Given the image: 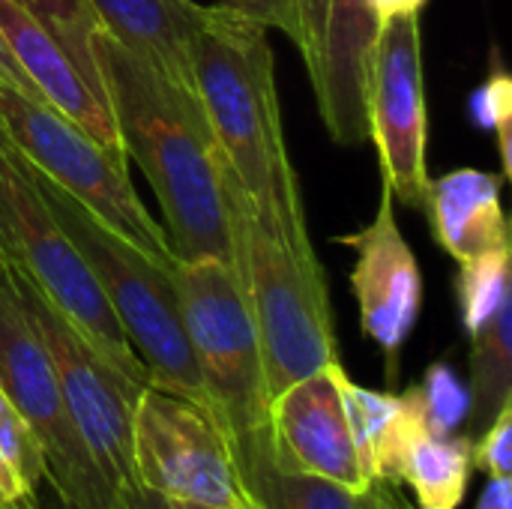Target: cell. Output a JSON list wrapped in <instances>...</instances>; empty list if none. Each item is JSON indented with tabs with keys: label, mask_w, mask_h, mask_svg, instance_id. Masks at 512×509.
<instances>
[{
	"label": "cell",
	"mask_w": 512,
	"mask_h": 509,
	"mask_svg": "<svg viewBox=\"0 0 512 509\" xmlns=\"http://www.w3.org/2000/svg\"><path fill=\"white\" fill-rule=\"evenodd\" d=\"M336 243L357 255L351 288L360 306V330L384 351L390 372H396L402 345L423 309V273L393 216V192L381 186L375 219L354 234L336 237Z\"/></svg>",
	"instance_id": "obj_12"
},
{
	"label": "cell",
	"mask_w": 512,
	"mask_h": 509,
	"mask_svg": "<svg viewBox=\"0 0 512 509\" xmlns=\"http://www.w3.org/2000/svg\"><path fill=\"white\" fill-rule=\"evenodd\" d=\"M369 138L378 147L384 186L393 201L426 210V78L420 15L384 21L366 84Z\"/></svg>",
	"instance_id": "obj_11"
},
{
	"label": "cell",
	"mask_w": 512,
	"mask_h": 509,
	"mask_svg": "<svg viewBox=\"0 0 512 509\" xmlns=\"http://www.w3.org/2000/svg\"><path fill=\"white\" fill-rule=\"evenodd\" d=\"M408 509H411V507H408Z\"/></svg>",
	"instance_id": "obj_36"
},
{
	"label": "cell",
	"mask_w": 512,
	"mask_h": 509,
	"mask_svg": "<svg viewBox=\"0 0 512 509\" xmlns=\"http://www.w3.org/2000/svg\"><path fill=\"white\" fill-rule=\"evenodd\" d=\"M0 126L21 156L81 201L102 225L159 261H171L165 228L150 216L129 180V156L99 144L45 99L0 81Z\"/></svg>",
	"instance_id": "obj_7"
},
{
	"label": "cell",
	"mask_w": 512,
	"mask_h": 509,
	"mask_svg": "<svg viewBox=\"0 0 512 509\" xmlns=\"http://www.w3.org/2000/svg\"><path fill=\"white\" fill-rule=\"evenodd\" d=\"M477 509H512V483L510 477H489L483 498Z\"/></svg>",
	"instance_id": "obj_31"
},
{
	"label": "cell",
	"mask_w": 512,
	"mask_h": 509,
	"mask_svg": "<svg viewBox=\"0 0 512 509\" xmlns=\"http://www.w3.org/2000/svg\"><path fill=\"white\" fill-rule=\"evenodd\" d=\"M267 30L261 21L219 3H195L189 63L216 153L243 186L258 219L288 246L315 249L285 144Z\"/></svg>",
	"instance_id": "obj_2"
},
{
	"label": "cell",
	"mask_w": 512,
	"mask_h": 509,
	"mask_svg": "<svg viewBox=\"0 0 512 509\" xmlns=\"http://www.w3.org/2000/svg\"><path fill=\"white\" fill-rule=\"evenodd\" d=\"M45 453L0 387V509H42Z\"/></svg>",
	"instance_id": "obj_20"
},
{
	"label": "cell",
	"mask_w": 512,
	"mask_h": 509,
	"mask_svg": "<svg viewBox=\"0 0 512 509\" xmlns=\"http://www.w3.org/2000/svg\"><path fill=\"white\" fill-rule=\"evenodd\" d=\"M3 267L51 354L75 432L87 447L99 477L105 480L111 495H117L120 489L135 483L132 423H135V402L144 387L129 381L102 354H96L90 342L63 318V312L27 276H21L9 264Z\"/></svg>",
	"instance_id": "obj_9"
},
{
	"label": "cell",
	"mask_w": 512,
	"mask_h": 509,
	"mask_svg": "<svg viewBox=\"0 0 512 509\" xmlns=\"http://www.w3.org/2000/svg\"><path fill=\"white\" fill-rule=\"evenodd\" d=\"M189 345L210 414L237 459L246 495L270 462V390L258 333L231 264L201 258L174 264Z\"/></svg>",
	"instance_id": "obj_5"
},
{
	"label": "cell",
	"mask_w": 512,
	"mask_h": 509,
	"mask_svg": "<svg viewBox=\"0 0 512 509\" xmlns=\"http://www.w3.org/2000/svg\"><path fill=\"white\" fill-rule=\"evenodd\" d=\"M222 198L231 228L234 276L243 288L270 402L291 384L342 363L330 291L315 249L288 246L273 234L243 195V186L219 156Z\"/></svg>",
	"instance_id": "obj_3"
},
{
	"label": "cell",
	"mask_w": 512,
	"mask_h": 509,
	"mask_svg": "<svg viewBox=\"0 0 512 509\" xmlns=\"http://www.w3.org/2000/svg\"><path fill=\"white\" fill-rule=\"evenodd\" d=\"M456 300L468 336L483 330L510 300V249H498L462 261L456 276Z\"/></svg>",
	"instance_id": "obj_21"
},
{
	"label": "cell",
	"mask_w": 512,
	"mask_h": 509,
	"mask_svg": "<svg viewBox=\"0 0 512 509\" xmlns=\"http://www.w3.org/2000/svg\"><path fill=\"white\" fill-rule=\"evenodd\" d=\"M474 468L486 477L512 474V402L498 411V417L474 438Z\"/></svg>",
	"instance_id": "obj_26"
},
{
	"label": "cell",
	"mask_w": 512,
	"mask_h": 509,
	"mask_svg": "<svg viewBox=\"0 0 512 509\" xmlns=\"http://www.w3.org/2000/svg\"><path fill=\"white\" fill-rule=\"evenodd\" d=\"M411 393L417 399L426 426L435 435H456V429L468 420L471 411L468 384L447 363H432L423 381L411 387Z\"/></svg>",
	"instance_id": "obj_23"
},
{
	"label": "cell",
	"mask_w": 512,
	"mask_h": 509,
	"mask_svg": "<svg viewBox=\"0 0 512 509\" xmlns=\"http://www.w3.org/2000/svg\"><path fill=\"white\" fill-rule=\"evenodd\" d=\"M96 21L180 90L198 96L189 63L195 0H84Z\"/></svg>",
	"instance_id": "obj_17"
},
{
	"label": "cell",
	"mask_w": 512,
	"mask_h": 509,
	"mask_svg": "<svg viewBox=\"0 0 512 509\" xmlns=\"http://www.w3.org/2000/svg\"><path fill=\"white\" fill-rule=\"evenodd\" d=\"M360 495L309 474L267 468L249 489V509H357Z\"/></svg>",
	"instance_id": "obj_22"
},
{
	"label": "cell",
	"mask_w": 512,
	"mask_h": 509,
	"mask_svg": "<svg viewBox=\"0 0 512 509\" xmlns=\"http://www.w3.org/2000/svg\"><path fill=\"white\" fill-rule=\"evenodd\" d=\"M327 0H279L276 6V27L294 42L306 69L315 63L321 30H324Z\"/></svg>",
	"instance_id": "obj_25"
},
{
	"label": "cell",
	"mask_w": 512,
	"mask_h": 509,
	"mask_svg": "<svg viewBox=\"0 0 512 509\" xmlns=\"http://www.w3.org/2000/svg\"><path fill=\"white\" fill-rule=\"evenodd\" d=\"M0 81H6L9 87H15L18 93H24V96H33V99H42L39 96V90L33 87V81L24 75V69L18 66V60H15V54H12V48L6 45V39H3V33H0Z\"/></svg>",
	"instance_id": "obj_28"
},
{
	"label": "cell",
	"mask_w": 512,
	"mask_h": 509,
	"mask_svg": "<svg viewBox=\"0 0 512 509\" xmlns=\"http://www.w3.org/2000/svg\"><path fill=\"white\" fill-rule=\"evenodd\" d=\"M333 363L270 402V462L279 471L309 474L363 495L372 483L348 429Z\"/></svg>",
	"instance_id": "obj_13"
},
{
	"label": "cell",
	"mask_w": 512,
	"mask_h": 509,
	"mask_svg": "<svg viewBox=\"0 0 512 509\" xmlns=\"http://www.w3.org/2000/svg\"><path fill=\"white\" fill-rule=\"evenodd\" d=\"M0 261L27 276L63 318L129 381L147 387V369L129 345L102 288L51 216L27 159L0 126Z\"/></svg>",
	"instance_id": "obj_6"
},
{
	"label": "cell",
	"mask_w": 512,
	"mask_h": 509,
	"mask_svg": "<svg viewBox=\"0 0 512 509\" xmlns=\"http://www.w3.org/2000/svg\"><path fill=\"white\" fill-rule=\"evenodd\" d=\"M342 408L348 417V429L360 456V468L369 483H387V459H390V441L396 432V420L402 414V396L396 393H378L354 384L339 366L336 372Z\"/></svg>",
	"instance_id": "obj_19"
},
{
	"label": "cell",
	"mask_w": 512,
	"mask_h": 509,
	"mask_svg": "<svg viewBox=\"0 0 512 509\" xmlns=\"http://www.w3.org/2000/svg\"><path fill=\"white\" fill-rule=\"evenodd\" d=\"M504 174L480 168H456L426 189V216L432 234L459 264L510 249V225L501 207Z\"/></svg>",
	"instance_id": "obj_16"
},
{
	"label": "cell",
	"mask_w": 512,
	"mask_h": 509,
	"mask_svg": "<svg viewBox=\"0 0 512 509\" xmlns=\"http://www.w3.org/2000/svg\"><path fill=\"white\" fill-rule=\"evenodd\" d=\"M384 21L372 0H327L315 63L306 69L318 99V114L330 138L342 147L369 141L366 84Z\"/></svg>",
	"instance_id": "obj_14"
},
{
	"label": "cell",
	"mask_w": 512,
	"mask_h": 509,
	"mask_svg": "<svg viewBox=\"0 0 512 509\" xmlns=\"http://www.w3.org/2000/svg\"><path fill=\"white\" fill-rule=\"evenodd\" d=\"M474 126L495 132L498 135V156L504 168V180L512 174V78L504 69H495L474 93L468 102Z\"/></svg>",
	"instance_id": "obj_24"
},
{
	"label": "cell",
	"mask_w": 512,
	"mask_h": 509,
	"mask_svg": "<svg viewBox=\"0 0 512 509\" xmlns=\"http://www.w3.org/2000/svg\"><path fill=\"white\" fill-rule=\"evenodd\" d=\"M87 48L111 105L123 153L138 162L153 186L174 261L192 264L213 258L234 270L219 153L201 99L171 84L117 42L93 12Z\"/></svg>",
	"instance_id": "obj_1"
},
{
	"label": "cell",
	"mask_w": 512,
	"mask_h": 509,
	"mask_svg": "<svg viewBox=\"0 0 512 509\" xmlns=\"http://www.w3.org/2000/svg\"><path fill=\"white\" fill-rule=\"evenodd\" d=\"M219 6L240 12L252 21H261L264 27H276V6L279 0H219Z\"/></svg>",
	"instance_id": "obj_29"
},
{
	"label": "cell",
	"mask_w": 512,
	"mask_h": 509,
	"mask_svg": "<svg viewBox=\"0 0 512 509\" xmlns=\"http://www.w3.org/2000/svg\"><path fill=\"white\" fill-rule=\"evenodd\" d=\"M51 216L84 258L111 312L117 315L129 345L141 357L150 387L183 396L210 411L204 381L189 345L183 303L171 261H159L102 225L81 201L60 189L48 174L30 165Z\"/></svg>",
	"instance_id": "obj_4"
},
{
	"label": "cell",
	"mask_w": 512,
	"mask_h": 509,
	"mask_svg": "<svg viewBox=\"0 0 512 509\" xmlns=\"http://www.w3.org/2000/svg\"><path fill=\"white\" fill-rule=\"evenodd\" d=\"M471 438L512 402V303L471 336Z\"/></svg>",
	"instance_id": "obj_18"
},
{
	"label": "cell",
	"mask_w": 512,
	"mask_h": 509,
	"mask_svg": "<svg viewBox=\"0 0 512 509\" xmlns=\"http://www.w3.org/2000/svg\"><path fill=\"white\" fill-rule=\"evenodd\" d=\"M372 6H375L381 21H390L399 15H420L426 0H372Z\"/></svg>",
	"instance_id": "obj_32"
},
{
	"label": "cell",
	"mask_w": 512,
	"mask_h": 509,
	"mask_svg": "<svg viewBox=\"0 0 512 509\" xmlns=\"http://www.w3.org/2000/svg\"><path fill=\"white\" fill-rule=\"evenodd\" d=\"M171 509H216V507H201V504H183V501H171Z\"/></svg>",
	"instance_id": "obj_33"
},
{
	"label": "cell",
	"mask_w": 512,
	"mask_h": 509,
	"mask_svg": "<svg viewBox=\"0 0 512 509\" xmlns=\"http://www.w3.org/2000/svg\"><path fill=\"white\" fill-rule=\"evenodd\" d=\"M0 387L45 453V480L72 509H111L114 495L81 444L51 354L0 264Z\"/></svg>",
	"instance_id": "obj_8"
},
{
	"label": "cell",
	"mask_w": 512,
	"mask_h": 509,
	"mask_svg": "<svg viewBox=\"0 0 512 509\" xmlns=\"http://www.w3.org/2000/svg\"><path fill=\"white\" fill-rule=\"evenodd\" d=\"M135 483L168 501L216 509H249V495L216 417L165 390L144 387L132 423Z\"/></svg>",
	"instance_id": "obj_10"
},
{
	"label": "cell",
	"mask_w": 512,
	"mask_h": 509,
	"mask_svg": "<svg viewBox=\"0 0 512 509\" xmlns=\"http://www.w3.org/2000/svg\"><path fill=\"white\" fill-rule=\"evenodd\" d=\"M54 509H72L69 504H63V501H54Z\"/></svg>",
	"instance_id": "obj_34"
},
{
	"label": "cell",
	"mask_w": 512,
	"mask_h": 509,
	"mask_svg": "<svg viewBox=\"0 0 512 509\" xmlns=\"http://www.w3.org/2000/svg\"><path fill=\"white\" fill-rule=\"evenodd\" d=\"M0 264H3V261H0Z\"/></svg>",
	"instance_id": "obj_35"
},
{
	"label": "cell",
	"mask_w": 512,
	"mask_h": 509,
	"mask_svg": "<svg viewBox=\"0 0 512 509\" xmlns=\"http://www.w3.org/2000/svg\"><path fill=\"white\" fill-rule=\"evenodd\" d=\"M111 509H171V501L165 495L141 486V483H132L114 495V507Z\"/></svg>",
	"instance_id": "obj_27"
},
{
	"label": "cell",
	"mask_w": 512,
	"mask_h": 509,
	"mask_svg": "<svg viewBox=\"0 0 512 509\" xmlns=\"http://www.w3.org/2000/svg\"><path fill=\"white\" fill-rule=\"evenodd\" d=\"M471 450V435H435L408 390L390 441L387 483L411 486L420 509H459L474 474Z\"/></svg>",
	"instance_id": "obj_15"
},
{
	"label": "cell",
	"mask_w": 512,
	"mask_h": 509,
	"mask_svg": "<svg viewBox=\"0 0 512 509\" xmlns=\"http://www.w3.org/2000/svg\"><path fill=\"white\" fill-rule=\"evenodd\" d=\"M357 509H408V504L396 495L393 483H372V486L360 495Z\"/></svg>",
	"instance_id": "obj_30"
}]
</instances>
